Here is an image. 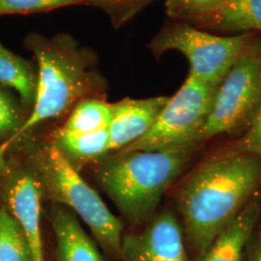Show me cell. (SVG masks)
<instances>
[{"instance_id":"cell-1","label":"cell","mask_w":261,"mask_h":261,"mask_svg":"<svg viewBox=\"0 0 261 261\" xmlns=\"http://www.w3.org/2000/svg\"><path fill=\"white\" fill-rule=\"evenodd\" d=\"M261 188V161L225 148L196 166L174 191V203L193 249L204 252Z\"/></svg>"},{"instance_id":"cell-2","label":"cell","mask_w":261,"mask_h":261,"mask_svg":"<svg viewBox=\"0 0 261 261\" xmlns=\"http://www.w3.org/2000/svg\"><path fill=\"white\" fill-rule=\"evenodd\" d=\"M196 149L115 151L97 161L94 175L122 216L140 226L157 213L163 196L186 170Z\"/></svg>"},{"instance_id":"cell-3","label":"cell","mask_w":261,"mask_h":261,"mask_svg":"<svg viewBox=\"0 0 261 261\" xmlns=\"http://www.w3.org/2000/svg\"><path fill=\"white\" fill-rule=\"evenodd\" d=\"M27 162L36 172L44 198L80 217L110 255L121 259L123 224L101 196L49 141L30 150Z\"/></svg>"},{"instance_id":"cell-4","label":"cell","mask_w":261,"mask_h":261,"mask_svg":"<svg viewBox=\"0 0 261 261\" xmlns=\"http://www.w3.org/2000/svg\"><path fill=\"white\" fill-rule=\"evenodd\" d=\"M37 88L32 110L19 132L0 146L6 151L41 123L55 119L81 100L90 97L96 82L84 56L66 39L34 43Z\"/></svg>"},{"instance_id":"cell-5","label":"cell","mask_w":261,"mask_h":261,"mask_svg":"<svg viewBox=\"0 0 261 261\" xmlns=\"http://www.w3.org/2000/svg\"><path fill=\"white\" fill-rule=\"evenodd\" d=\"M217 87L190 75L140 140L118 151H168L197 148L211 112Z\"/></svg>"},{"instance_id":"cell-6","label":"cell","mask_w":261,"mask_h":261,"mask_svg":"<svg viewBox=\"0 0 261 261\" xmlns=\"http://www.w3.org/2000/svg\"><path fill=\"white\" fill-rule=\"evenodd\" d=\"M261 103V41L248 45L217 87L199 144L215 137L247 129Z\"/></svg>"},{"instance_id":"cell-7","label":"cell","mask_w":261,"mask_h":261,"mask_svg":"<svg viewBox=\"0 0 261 261\" xmlns=\"http://www.w3.org/2000/svg\"><path fill=\"white\" fill-rule=\"evenodd\" d=\"M252 40L248 33L224 37L178 23L162 30L151 47L160 55L171 49L181 51L190 63V75L218 87Z\"/></svg>"},{"instance_id":"cell-8","label":"cell","mask_w":261,"mask_h":261,"mask_svg":"<svg viewBox=\"0 0 261 261\" xmlns=\"http://www.w3.org/2000/svg\"><path fill=\"white\" fill-rule=\"evenodd\" d=\"M0 197L2 205L25 235L33 261H46L41 231L44 192L36 172L28 162L7 159L5 168L0 174Z\"/></svg>"},{"instance_id":"cell-9","label":"cell","mask_w":261,"mask_h":261,"mask_svg":"<svg viewBox=\"0 0 261 261\" xmlns=\"http://www.w3.org/2000/svg\"><path fill=\"white\" fill-rule=\"evenodd\" d=\"M184 230L176 215L165 209L157 212L144 227L122 237L124 261H188Z\"/></svg>"},{"instance_id":"cell-10","label":"cell","mask_w":261,"mask_h":261,"mask_svg":"<svg viewBox=\"0 0 261 261\" xmlns=\"http://www.w3.org/2000/svg\"><path fill=\"white\" fill-rule=\"evenodd\" d=\"M168 97L125 98L111 103L112 117L108 128L112 151L126 148L142 138L156 121Z\"/></svg>"},{"instance_id":"cell-11","label":"cell","mask_w":261,"mask_h":261,"mask_svg":"<svg viewBox=\"0 0 261 261\" xmlns=\"http://www.w3.org/2000/svg\"><path fill=\"white\" fill-rule=\"evenodd\" d=\"M261 218V188L240 214L194 261H243Z\"/></svg>"},{"instance_id":"cell-12","label":"cell","mask_w":261,"mask_h":261,"mask_svg":"<svg viewBox=\"0 0 261 261\" xmlns=\"http://www.w3.org/2000/svg\"><path fill=\"white\" fill-rule=\"evenodd\" d=\"M48 221L56 236L58 261H103L74 212L51 204Z\"/></svg>"},{"instance_id":"cell-13","label":"cell","mask_w":261,"mask_h":261,"mask_svg":"<svg viewBox=\"0 0 261 261\" xmlns=\"http://www.w3.org/2000/svg\"><path fill=\"white\" fill-rule=\"evenodd\" d=\"M50 141L77 171L112 151L108 129L84 134H64L56 130Z\"/></svg>"},{"instance_id":"cell-14","label":"cell","mask_w":261,"mask_h":261,"mask_svg":"<svg viewBox=\"0 0 261 261\" xmlns=\"http://www.w3.org/2000/svg\"><path fill=\"white\" fill-rule=\"evenodd\" d=\"M196 20L228 32L261 31V0H225L220 8Z\"/></svg>"},{"instance_id":"cell-15","label":"cell","mask_w":261,"mask_h":261,"mask_svg":"<svg viewBox=\"0 0 261 261\" xmlns=\"http://www.w3.org/2000/svg\"><path fill=\"white\" fill-rule=\"evenodd\" d=\"M0 84L16 90L22 107L32 110L37 88V74L25 60L5 47L0 49Z\"/></svg>"},{"instance_id":"cell-16","label":"cell","mask_w":261,"mask_h":261,"mask_svg":"<svg viewBox=\"0 0 261 261\" xmlns=\"http://www.w3.org/2000/svg\"><path fill=\"white\" fill-rule=\"evenodd\" d=\"M111 117V103L96 97H87L75 105L65 123L56 130L64 134H84L107 130Z\"/></svg>"},{"instance_id":"cell-17","label":"cell","mask_w":261,"mask_h":261,"mask_svg":"<svg viewBox=\"0 0 261 261\" xmlns=\"http://www.w3.org/2000/svg\"><path fill=\"white\" fill-rule=\"evenodd\" d=\"M0 261H33L28 239L8 210L0 204Z\"/></svg>"},{"instance_id":"cell-18","label":"cell","mask_w":261,"mask_h":261,"mask_svg":"<svg viewBox=\"0 0 261 261\" xmlns=\"http://www.w3.org/2000/svg\"><path fill=\"white\" fill-rule=\"evenodd\" d=\"M225 0H167L168 16L175 19H198L220 8Z\"/></svg>"},{"instance_id":"cell-19","label":"cell","mask_w":261,"mask_h":261,"mask_svg":"<svg viewBox=\"0 0 261 261\" xmlns=\"http://www.w3.org/2000/svg\"><path fill=\"white\" fill-rule=\"evenodd\" d=\"M23 119L18 105L0 89V139L11 140L22 126Z\"/></svg>"},{"instance_id":"cell-20","label":"cell","mask_w":261,"mask_h":261,"mask_svg":"<svg viewBox=\"0 0 261 261\" xmlns=\"http://www.w3.org/2000/svg\"><path fill=\"white\" fill-rule=\"evenodd\" d=\"M82 1L84 0H0V15L47 11Z\"/></svg>"},{"instance_id":"cell-21","label":"cell","mask_w":261,"mask_h":261,"mask_svg":"<svg viewBox=\"0 0 261 261\" xmlns=\"http://www.w3.org/2000/svg\"><path fill=\"white\" fill-rule=\"evenodd\" d=\"M230 149L256 156L261 161V103L252 123L245 134L230 146Z\"/></svg>"},{"instance_id":"cell-22","label":"cell","mask_w":261,"mask_h":261,"mask_svg":"<svg viewBox=\"0 0 261 261\" xmlns=\"http://www.w3.org/2000/svg\"><path fill=\"white\" fill-rule=\"evenodd\" d=\"M255 233V236L253 233L254 243L252 245V252L249 261H261V226Z\"/></svg>"},{"instance_id":"cell-23","label":"cell","mask_w":261,"mask_h":261,"mask_svg":"<svg viewBox=\"0 0 261 261\" xmlns=\"http://www.w3.org/2000/svg\"><path fill=\"white\" fill-rule=\"evenodd\" d=\"M7 163V159H6V152L4 150L0 148V174L2 173V171L4 170L5 166Z\"/></svg>"},{"instance_id":"cell-24","label":"cell","mask_w":261,"mask_h":261,"mask_svg":"<svg viewBox=\"0 0 261 261\" xmlns=\"http://www.w3.org/2000/svg\"><path fill=\"white\" fill-rule=\"evenodd\" d=\"M3 46H2V45H1V44H0V49H1V48H3Z\"/></svg>"}]
</instances>
